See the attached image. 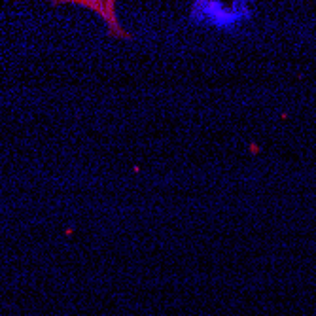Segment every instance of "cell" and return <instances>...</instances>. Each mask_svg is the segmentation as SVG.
<instances>
[{"label": "cell", "mask_w": 316, "mask_h": 316, "mask_svg": "<svg viewBox=\"0 0 316 316\" xmlns=\"http://www.w3.org/2000/svg\"><path fill=\"white\" fill-rule=\"evenodd\" d=\"M189 15L195 25L214 31L233 33L242 28L254 17V10L246 2H193Z\"/></svg>", "instance_id": "cell-1"}]
</instances>
